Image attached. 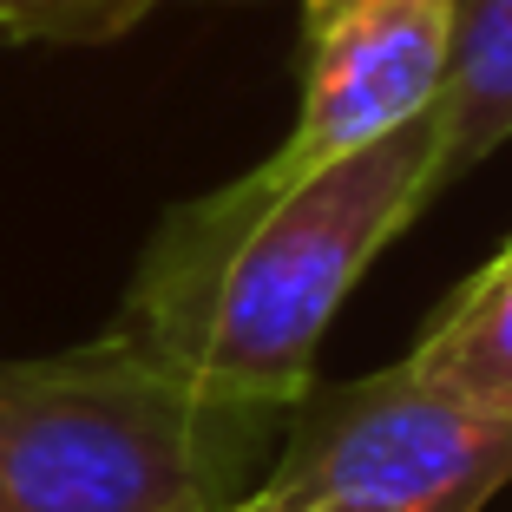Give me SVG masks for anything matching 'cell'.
I'll return each instance as SVG.
<instances>
[{"mask_svg": "<svg viewBox=\"0 0 512 512\" xmlns=\"http://www.w3.org/2000/svg\"><path fill=\"white\" fill-rule=\"evenodd\" d=\"M440 112L283 178L256 165L158 224L119 342L243 407H289L316 388V348L362 270L434 197Z\"/></svg>", "mask_w": 512, "mask_h": 512, "instance_id": "1", "label": "cell"}, {"mask_svg": "<svg viewBox=\"0 0 512 512\" xmlns=\"http://www.w3.org/2000/svg\"><path fill=\"white\" fill-rule=\"evenodd\" d=\"M276 407L191 388L119 335L0 362V512H217Z\"/></svg>", "mask_w": 512, "mask_h": 512, "instance_id": "2", "label": "cell"}, {"mask_svg": "<svg viewBox=\"0 0 512 512\" xmlns=\"http://www.w3.org/2000/svg\"><path fill=\"white\" fill-rule=\"evenodd\" d=\"M512 486V421L407 362L309 388L263 493L302 512H480Z\"/></svg>", "mask_w": 512, "mask_h": 512, "instance_id": "3", "label": "cell"}, {"mask_svg": "<svg viewBox=\"0 0 512 512\" xmlns=\"http://www.w3.org/2000/svg\"><path fill=\"white\" fill-rule=\"evenodd\" d=\"M453 7L460 0H302V33H309L302 119L263 165L302 178L421 119L447 79Z\"/></svg>", "mask_w": 512, "mask_h": 512, "instance_id": "4", "label": "cell"}, {"mask_svg": "<svg viewBox=\"0 0 512 512\" xmlns=\"http://www.w3.org/2000/svg\"><path fill=\"white\" fill-rule=\"evenodd\" d=\"M434 112H440V158H434V191H440L512 138V0H460L453 7V46Z\"/></svg>", "mask_w": 512, "mask_h": 512, "instance_id": "5", "label": "cell"}, {"mask_svg": "<svg viewBox=\"0 0 512 512\" xmlns=\"http://www.w3.org/2000/svg\"><path fill=\"white\" fill-rule=\"evenodd\" d=\"M407 368L512 421V243L427 322Z\"/></svg>", "mask_w": 512, "mask_h": 512, "instance_id": "6", "label": "cell"}, {"mask_svg": "<svg viewBox=\"0 0 512 512\" xmlns=\"http://www.w3.org/2000/svg\"><path fill=\"white\" fill-rule=\"evenodd\" d=\"M158 0H0V33L7 40H112V33L138 27Z\"/></svg>", "mask_w": 512, "mask_h": 512, "instance_id": "7", "label": "cell"}, {"mask_svg": "<svg viewBox=\"0 0 512 512\" xmlns=\"http://www.w3.org/2000/svg\"><path fill=\"white\" fill-rule=\"evenodd\" d=\"M217 512H302V506H283V499H276V493H263V486H256V493L230 499V506H217Z\"/></svg>", "mask_w": 512, "mask_h": 512, "instance_id": "8", "label": "cell"}]
</instances>
